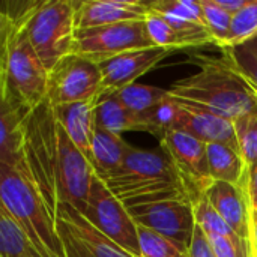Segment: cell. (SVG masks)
Segmentation results:
<instances>
[{
	"label": "cell",
	"mask_w": 257,
	"mask_h": 257,
	"mask_svg": "<svg viewBox=\"0 0 257 257\" xmlns=\"http://www.w3.org/2000/svg\"><path fill=\"white\" fill-rule=\"evenodd\" d=\"M26 160L33 185L54 221L65 205L84 212L95 172L57 122L47 99L27 120Z\"/></svg>",
	"instance_id": "1"
},
{
	"label": "cell",
	"mask_w": 257,
	"mask_h": 257,
	"mask_svg": "<svg viewBox=\"0 0 257 257\" xmlns=\"http://www.w3.org/2000/svg\"><path fill=\"white\" fill-rule=\"evenodd\" d=\"M36 5L5 0L0 6V104L35 110L47 99L48 71L27 35Z\"/></svg>",
	"instance_id": "2"
},
{
	"label": "cell",
	"mask_w": 257,
	"mask_h": 257,
	"mask_svg": "<svg viewBox=\"0 0 257 257\" xmlns=\"http://www.w3.org/2000/svg\"><path fill=\"white\" fill-rule=\"evenodd\" d=\"M191 60L200 66V71L176 81L169 89L170 96L230 120L256 110L257 99L251 86L224 57L193 56Z\"/></svg>",
	"instance_id": "3"
},
{
	"label": "cell",
	"mask_w": 257,
	"mask_h": 257,
	"mask_svg": "<svg viewBox=\"0 0 257 257\" xmlns=\"http://www.w3.org/2000/svg\"><path fill=\"white\" fill-rule=\"evenodd\" d=\"M102 181L128 209L169 200L191 202L178 170L161 148H133L123 164Z\"/></svg>",
	"instance_id": "4"
},
{
	"label": "cell",
	"mask_w": 257,
	"mask_h": 257,
	"mask_svg": "<svg viewBox=\"0 0 257 257\" xmlns=\"http://www.w3.org/2000/svg\"><path fill=\"white\" fill-rule=\"evenodd\" d=\"M0 205L23 229L39 257H65L56 221L33 184L0 166Z\"/></svg>",
	"instance_id": "5"
},
{
	"label": "cell",
	"mask_w": 257,
	"mask_h": 257,
	"mask_svg": "<svg viewBox=\"0 0 257 257\" xmlns=\"http://www.w3.org/2000/svg\"><path fill=\"white\" fill-rule=\"evenodd\" d=\"M75 30L74 0H38L27 21V35L47 71L72 53Z\"/></svg>",
	"instance_id": "6"
},
{
	"label": "cell",
	"mask_w": 257,
	"mask_h": 257,
	"mask_svg": "<svg viewBox=\"0 0 257 257\" xmlns=\"http://www.w3.org/2000/svg\"><path fill=\"white\" fill-rule=\"evenodd\" d=\"M83 215L104 236L122 247L131 256L140 257L136 221L128 208L110 191L107 184L96 173L92 175L89 199Z\"/></svg>",
	"instance_id": "7"
},
{
	"label": "cell",
	"mask_w": 257,
	"mask_h": 257,
	"mask_svg": "<svg viewBox=\"0 0 257 257\" xmlns=\"http://www.w3.org/2000/svg\"><path fill=\"white\" fill-rule=\"evenodd\" d=\"M151 47L155 45L149 38L146 21H125L75 30L72 53L99 65L126 51Z\"/></svg>",
	"instance_id": "8"
},
{
	"label": "cell",
	"mask_w": 257,
	"mask_h": 257,
	"mask_svg": "<svg viewBox=\"0 0 257 257\" xmlns=\"http://www.w3.org/2000/svg\"><path fill=\"white\" fill-rule=\"evenodd\" d=\"M102 89V75L96 63L78 56L62 57L48 71L47 101L53 105H63L80 101H96Z\"/></svg>",
	"instance_id": "9"
},
{
	"label": "cell",
	"mask_w": 257,
	"mask_h": 257,
	"mask_svg": "<svg viewBox=\"0 0 257 257\" xmlns=\"http://www.w3.org/2000/svg\"><path fill=\"white\" fill-rule=\"evenodd\" d=\"M160 148L172 160L191 202L203 197L214 184L208 164L206 143L184 131L172 130L160 137Z\"/></svg>",
	"instance_id": "10"
},
{
	"label": "cell",
	"mask_w": 257,
	"mask_h": 257,
	"mask_svg": "<svg viewBox=\"0 0 257 257\" xmlns=\"http://www.w3.org/2000/svg\"><path fill=\"white\" fill-rule=\"evenodd\" d=\"M56 226L65 257H134L104 236L72 206H60Z\"/></svg>",
	"instance_id": "11"
},
{
	"label": "cell",
	"mask_w": 257,
	"mask_h": 257,
	"mask_svg": "<svg viewBox=\"0 0 257 257\" xmlns=\"http://www.w3.org/2000/svg\"><path fill=\"white\" fill-rule=\"evenodd\" d=\"M137 226L172 238L187 247L191 245L196 232L193 202L169 200L128 209Z\"/></svg>",
	"instance_id": "12"
},
{
	"label": "cell",
	"mask_w": 257,
	"mask_h": 257,
	"mask_svg": "<svg viewBox=\"0 0 257 257\" xmlns=\"http://www.w3.org/2000/svg\"><path fill=\"white\" fill-rule=\"evenodd\" d=\"M172 51L160 47H151L143 50L126 51L107 62L99 63L102 75L101 93L117 92L154 69L163 59H166ZM99 93V95H101Z\"/></svg>",
	"instance_id": "13"
},
{
	"label": "cell",
	"mask_w": 257,
	"mask_h": 257,
	"mask_svg": "<svg viewBox=\"0 0 257 257\" xmlns=\"http://www.w3.org/2000/svg\"><path fill=\"white\" fill-rule=\"evenodd\" d=\"M32 111L0 104V166L15 170L33 184L26 160V125Z\"/></svg>",
	"instance_id": "14"
},
{
	"label": "cell",
	"mask_w": 257,
	"mask_h": 257,
	"mask_svg": "<svg viewBox=\"0 0 257 257\" xmlns=\"http://www.w3.org/2000/svg\"><path fill=\"white\" fill-rule=\"evenodd\" d=\"M176 102L179 108L175 130L184 131L205 143L229 145L230 148L239 152L233 120L221 117L215 113H211L205 108H200L185 101L176 99Z\"/></svg>",
	"instance_id": "15"
},
{
	"label": "cell",
	"mask_w": 257,
	"mask_h": 257,
	"mask_svg": "<svg viewBox=\"0 0 257 257\" xmlns=\"http://www.w3.org/2000/svg\"><path fill=\"white\" fill-rule=\"evenodd\" d=\"M75 29H90L125 21H146L149 8L137 0H74Z\"/></svg>",
	"instance_id": "16"
},
{
	"label": "cell",
	"mask_w": 257,
	"mask_h": 257,
	"mask_svg": "<svg viewBox=\"0 0 257 257\" xmlns=\"http://www.w3.org/2000/svg\"><path fill=\"white\" fill-rule=\"evenodd\" d=\"M230 229L244 241L250 242L251 220L244 191L239 185L214 181L205 194Z\"/></svg>",
	"instance_id": "17"
},
{
	"label": "cell",
	"mask_w": 257,
	"mask_h": 257,
	"mask_svg": "<svg viewBox=\"0 0 257 257\" xmlns=\"http://www.w3.org/2000/svg\"><path fill=\"white\" fill-rule=\"evenodd\" d=\"M93 108L95 101H80L53 107L57 122L62 125L68 137L84 155L89 164H93L92 137H93Z\"/></svg>",
	"instance_id": "18"
},
{
	"label": "cell",
	"mask_w": 257,
	"mask_h": 257,
	"mask_svg": "<svg viewBox=\"0 0 257 257\" xmlns=\"http://www.w3.org/2000/svg\"><path fill=\"white\" fill-rule=\"evenodd\" d=\"M131 149L133 146L120 134H114L95 126L92 137L93 172L101 179H105L123 164Z\"/></svg>",
	"instance_id": "19"
},
{
	"label": "cell",
	"mask_w": 257,
	"mask_h": 257,
	"mask_svg": "<svg viewBox=\"0 0 257 257\" xmlns=\"http://www.w3.org/2000/svg\"><path fill=\"white\" fill-rule=\"evenodd\" d=\"M95 126L120 134L125 131H139V119L116 96L114 92L101 93L93 108Z\"/></svg>",
	"instance_id": "20"
},
{
	"label": "cell",
	"mask_w": 257,
	"mask_h": 257,
	"mask_svg": "<svg viewBox=\"0 0 257 257\" xmlns=\"http://www.w3.org/2000/svg\"><path fill=\"white\" fill-rule=\"evenodd\" d=\"M209 172L214 181L239 185L247 164L241 154L224 143H206Z\"/></svg>",
	"instance_id": "21"
},
{
	"label": "cell",
	"mask_w": 257,
	"mask_h": 257,
	"mask_svg": "<svg viewBox=\"0 0 257 257\" xmlns=\"http://www.w3.org/2000/svg\"><path fill=\"white\" fill-rule=\"evenodd\" d=\"M0 257H39L29 238L0 205Z\"/></svg>",
	"instance_id": "22"
},
{
	"label": "cell",
	"mask_w": 257,
	"mask_h": 257,
	"mask_svg": "<svg viewBox=\"0 0 257 257\" xmlns=\"http://www.w3.org/2000/svg\"><path fill=\"white\" fill-rule=\"evenodd\" d=\"M221 51L229 65L257 90V35L241 44L223 48Z\"/></svg>",
	"instance_id": "23"
},
{
	"label": "cell",
	"mask_w": 257,
	"mask_h": 257,
	"mask_svg": "<svg viewBox=\"0 0 257 257\" xmlns=\"http://www.w3.org/2000/svg\"><path fill=\"white\" fill-rule=\"evenodd\" d=\"M178 102L175 98L169 96L163 99L155 107L149 108L148 111L137 116L139 119V131H145L149 134H158L160 137L176 128V117H178Z\"/></svg>",
	"instance_id": "24"
},
{
	"label": "cell",
	"mask_w": 257,
	"mask_h": 257,
	"mask_svg": "<svg viewBox=\"0 0 257 257\" xmlns=\"http://www.w3.org/2000/svg\"><path fill=\"white\" fill-rule=\"evenodd\" d=\"M137 235L140 257H190V247L148 227L137 226Z\"/></svg>",
	"instance_id": "25"
},
{
	"label": "cell",
	"mask_w": 257,
	"mask_h": 257,
	"mask_svg": "<svg viewBox=\"0 0 257 257\" xmlns=\"http://www.w3.org/2000/svg\"><path fill=\"white\" fill-rule=\"evenodd\" d=\"M117 99L136 116L148 111L149 108L160 104L163 99L169 96V90L148 86V84H130L117 92H114Z\"/></svg>",
	"instance_id": "26"
},
{
	"label": "cell",
	"mask_w": 257,
	"mask_h": 257,
	"mask_svg": "<svg viewBox=\"0 0 257 257\" xmlns=\"http://www.w3.org/2000/svg\"><path fill=\"white\" fill-rule=\"evenodd\" d=\"M146 3L149 11L163 15L169 21L196 23L208 29L199 0H152Z\"/></svg>",
	"instance_id": "27"
},
{
	"label": "cell",
	"mask_w": 257,
	"mask_h": 257,
	"mask_svg": "<svg viewBox=\"0 0 257 257\" xmlns=\"http://www.w3.org/2000/svg\"><path fill=\"white\" fill-rule=\"evenodd\" d=\"M146 27L149 38L152 39L155 47L166 48L170 51L175 50H185V48H193L188 39L178 32L163 15L157 12H149L146 18Z\"/></svg>",
	"instance_id": "28"
},
{
	"label": "cell",
	"mask_w": 257,
	"mask_h": 257,
	"mask_svg": "<svg viewBox=\"0 0 257 257\" xmlns=\"http://www.w3.org/2000/svg\"><path fill=\"white\" fill-rule=\"evenodd\" d=\"M199 3L202 6L206 26L214 38V44L224 48L230 36L233 15L220 8L215 0H199Z\"/></svg>",
	"instance_id": "29"
},
{
	"label": "cell",
	"mask_w": 257,
	"mask_h": 257,
	"mask_svg": "<svg viewBox=\"0 0 257 257\" xmlns=\"http://www.w3.org/2000/svg\"><path fill=\"white\" fill-rule=\"evenodd\" d=\"M196 226L205 235H218V236H233L236 235L230 226L223 220V217L217 212V209L211 205L206 196L193 202Z\"/></svg>",
	"instance_id": "30"
},
{
	"label": "cell",
	"mask_w": 257,
	"mask_h": 257,
	"mask_svg": "<svg viewBox=\"0 0 257 257\" xmlns=\"http://www.w3.org/2000/svg\"><path fill=\"white\" fill-rule=\"evenodd\" d=\"M239 154L247 166L257 163V108L233 120Z\"/></svg>",
	"instance_id": "31"
},
{
	"label": "cell",
	"mask_w": 257,
	"mask_h": 257,
	"mask_svg": "<svg viewBox=\"0 0 257 257\" xmlns=\"http://www.w3.org/2000/svg\"><path fill=\"white\" fill-rule=\"evenodd\" d=\"M257 35V0H250L248 5L233 15L230 36L227 41V47L241 44L244 41L251 39ZM223 50V48H221Z\"/></svg>",
	"instance_id": "32"
},
{
	"label": "cell",
	"mask_w": 257,
	"mask_h": 257,
	"mask_svg": "<svg viewBox=\"0 0 257 257\" xmlns=\"http://www.w3.org/2000/svg\"><path fill=\"white\" fill-rule=\"evenodd\" d=\"M206 238L215 257H250L248 242L239 238L238 235L233 236L206 235Z\"/></svg>",
	"instance_id": "33"
},
{
	"label": "cell",
	"mask_w": 257,
	"mask_h": 257,
	"mask_svg": "<svg viewBox=\"0 0 257 257\" xmlns=\"http://www.w3.org/2000/svg\"><path fill=\"white\" fill-rule=\"evenodd\" d=\"M239 187L244 191V196L248 205L250 220L253 224L257 221V163L247 166Z\"/></svg>",
	"instance_id": "34"
},
{
	"label": "cell",
	"mask_w": 257,
	"mask_h": 257,
	"mask_svg": "<svg viewBox=\"0 0 257 257\" xmlns=\"http://www.w3.org/2000/svg\"><path fill=\"white\" fill-rule=\"evenodd\" d=\"M190 257H215L211 250L206 235L199 227H196V232L190 245Z\"/></svg>",
	"instance_id": "35"
},
{
	"label": "cell",
	"mask_w": 257,
	"mask_h": 257,
	"mask_svg": "<svg viewBox=\"0 0 257 257\" xmlns=\"http://www.w3.org/2000/svg\"><path fill=\"white\" fill-rule=\"evenodd\" d=\"M215 2H217V5L220 8H223L224 11H227L232 15H235L239 11H242L248 5L250 0H215Z\"/></svg>",
	"instance_id": "36"
},
{
	"label": "cell",
	"mask_w": 257,
	"mask_h": 257,
	"mask_svg": "<svg viewBox=\"0 0 257 257\" xmlns=\"http://www.w3.org/2000/svg\"><path fill=\"white\" fill-rule=\"evenodd\" d=\"M250 257H257V221L251 224V233H250Z\"/></svg>",
	"instance_id": "37"
},
{
	"label": "cell",
	"mask_w": 257,
	"mask_h": 257,
	"mask_svg": "<svg viewBox=\"0 0 257 257\" xmlns=\"http://www.w3.org/2000/svg\"><path fill=\"white\" fill-rule=\"evenodd\" d=\"M251 89H253V87H251ZM253 92H254V96H256V99H257V90H254V89H253Z\"/></svg>",
	"instance_id": "38"
}]
</instances>
